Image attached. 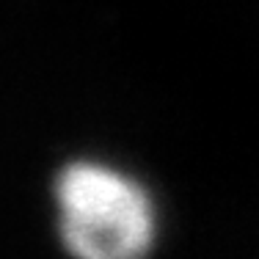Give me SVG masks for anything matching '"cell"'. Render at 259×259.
<instances>
[{
	"mask_svg": "<svg viewBox=\"0 0 259 259\" xmlns=\"http://www.w3.org/2000/svg\"><path fill=\"white\" fill-rule=\"evenodd\" d=\"M61 245L77 259H141L157 240V209L146 188L94 160L64 165L53 185Z\"/></svg>",
	"mask_w": 259,
	"mask_h": 259,
	"instance_id": "6da1fadb",
	"label": "cell"
}]
</instances>
